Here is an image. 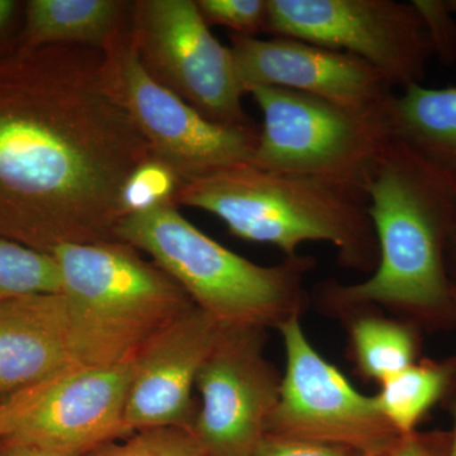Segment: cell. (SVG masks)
<instances>
[{
    "mask_svg": "<svg viewBox=\"0 0 456 456\" xmlns=\"http://www.w3.org/2000/svg\"><path fill=\"white\" fill-rule=\"evenodd\" d=\"M452 431L412 432L401 436L384 456H449Z\"/></svg>",
    "mask_w": 456,
    "mask_h": 456,
    "instance_id": "obj_26",
    "label": "cell"
},
{
    "mask_svg": "<svg viewBox=\"0 0 456 456\" xmlns=\"http://www.w3.org/2000/svg\"><path fill=\"white\" fill-rule=\"evenodd\" d=\"M174 203L212 213L232 235L277 246L288 257L303 242L325 241L338 248L342 265L377 268L364 189L244 163L179 185Z\"/></svg>",
    "mask_w": 456,
    "mask_h": 456,
    "instance_id": "obj_3",
    "label": "cell"
},
{
    "mask_svg": "<svg viewBox=\"0 0 456 456\" xmlns=\"http://www.w3.org/2000/svg\"><path fill=\"white\" fill-rule=\"evenodd\" d=\"M353 456H368V455L356 454V452H355V454H354Z\"/></svg>",
    "mask_w": 456,
    "mask_h": 456,
    "instance_id": "obj_33",
    "label": "cell"
},
{
    "mask_svg": "<svg viewBox=\"0 0 456 456\" xmlns=\"http://www.w3.org/2000/svg\"><path fill=\"white\" fill-rule=\"evenodd\" d=\"M131 26L146 70L209 121L257 128L245 112L246 94L230 47L224 46L191 0H139Z\"/></svg>",
    "mask_w": 456,
    "mask_h": 456,
    "instance_id": "obj_9",
    "label": "cell"
},
{
    "mask_svg": "<svg viewBox=\"0 0 456 456\" xmlns=\"http://www.w3.org/2000/svg\"><path fill=\"white\" fill-rule=\"evenodd\" d=\"M197 7L207 25L227 27L235 35L265 32L268 0H198Z\"/></svg>",
    "mask_w": 456,
    "mask_h": 456,
    "instance_id": "obj_22",
    "label": "cell"
},
{
    "mask_svg": "<svg viewBox=\"0 0 456 456\" xmlns=\"http://www.w3.org/2000/svg\"><path fill=\"white\" fill-rule=\"evenodd\" d=\"M130 13L131 3L118 0H29L18 45H84L102 50Z\"/></svg>",
    "mask_w": 456,
    "mask_h": 456,
    "instance_id": "obj_17",
    "label": "cell"
},
{
    "mask_svg": "<svg viewBox=\"0 0 456 456\" xmlns=\"http://www.w3.org/2000/svg\"><path fill=\"white\" fill-rule=\"evenodd\" d=\"M116 237L152 257L221 326L278 327L305 303L303 275L314 259L296 255L279 265H257L185 220L174 200L128 213Z\"/></svg>",
    "mask_w": 456,
    "mask_h": 456,
    "instance_id": "obj_5",
    "label": "cell"
},
{
    "mask_svg": "<svg viewBox=\"0 0 456 456\" xmlns=\"http://www.w3.org/2000/svg\"><path fill=\"white\" fill-rule=\"evenodd\" d=\"M452 303H454L455 314H456V284H454V283H452Z\"/></svg>",
    "mask_w": 456,
    "mask_h": 456,
    "instance_id": "obj_32",
    "label": "cell"
},
{
    "mask_svg": "<svg viewBox=\"0 0 456 456\" xmlns=\"http://www.w3.org/2000/svg\"><path fill=\"white\" fill-rule=\"evenodd\" d=\"M454 395H452V449H450L449 456H456V386Z\"/></svg>",
    "mask_w": 456,
    "mask_h": 456,
    "instance_id": "obj_30",
    "label": "cell"
},
{
    "mask_svg": "<svg viewBox=\"0 0 456 456\" xmlns=\"http://www.w3.org/2000/svg\"><path fill=\"white\" fill-rule=\"evenodd\" d=\"M265 32L359 57L395 88L422 84L435 56L430 32L412 2L268 0Z\"/></svg>",
    "mask_w": 456,
    "mask_h": 456,
    "instance_id": "obj_8",
    "label": "cell"
},
{
    "mask_svg": "<svg viewBox=\"0 0 456 456\" xmlns=\"http://www.w3.org/2000/svg\"><path fill=\"white\" fill-rule=\"evenodd\" d=\"M248 94L263 114L251 164L365 191L393 137L389 104L358 112L274 86H254Z\"/></svg>",
    "mask_w": 456,
    "mask_h": 456,
    "instance_id": "obj_6",
    "label": "cell"
},
{
    "mask_svg": "<svg viewBox=\"0 0 456 456\" xmlns=\"http://www.w3.org/2000/svg\"><path fill=\"white\" fill-rule=\"evenodd\" d=\"M71 367L61 293L0 301V403Z\"/></svg>",
    "mask_w": 456,
    "mask_h": 456,
    "instance_id": "obj_15",
    "label": "cell"
},
{
    "mask_svg": "<svg viewBox=\"0 0 456 456\" xmlns=\"http://www.w3.org/2000/svg\"><path fill=\"white\" fill-rule=\"evenodd\" d=\"M365 193L377 268L362 283L336 287V301L378 303L422 317L455 312L446 250L456 226V179L392 137Z\"/></svg>",
    "mask_w": 456,
    "mask_h": 456,
    "instance_id": "obj_2",
    "label": "cell"
},
{
    "mask_svg": "<svg viewBox=\"0 0 456 456\" xmlns=\"http://www.w3.org/2000/svg\"><path fill=\"white\" fill-rule=\"evenodd\" d=\"M134 362L69 367L0 403V444L74 456L131 436L125 424Z\"/></svg>",
    "mask_w": 456,
    "mask_h": 456,
    "instance_id": "obj_11",
    "label": "cell"
},
{
    "mask_svg": "<svg viewBox=\"0 0 456 456\" xmlns=\"http://www.w3.org/2000/svg\"><path fill=\"white\" fill-rule=\"evenodd\" d=\"M446 266H448V273L452 272L456 277V226L450 236L448 250H446ZM452 283L456 284V281Z\"/></svg>",
    "mask_w": 456,
    "mask_h": 456,
    "instance_id": "obj_29",
    "label": "cell"
},
{
    "mask_svg": "<svg viewBox=\"0 0 456 456\" xmlns=\"http://www.w3.org/2000/svg\"><path fill=\"white\" fill-rule=\"evenodd\" d=\"M287 369L266 435L341 446L356 454L384 456L401 439L375 397L362 395L318 354L298 314L278 326Z\"/></svg>",
    "mask_w": 456,
    "mask_h": 456,
    "instance_id": "obj_10",
    "label": "cell"
},
{
    "mask_svg": "<svg viewBox=\"0 0 456 456\" xmlns=\"http://www.w3.org/2000/svg\"><path fill=\"white\" fill-rule=\"evenodd\" d=\"M392 136L456 179V86H407L388 107Z\"/></svg>",
    "mask_w": 456,
    "mask_h": 456,
    "instance_id": "obj_16",
    "label": "cell"
},
{
    "mask_svg": "<svg viewBox=\"0 0 456 456\" xmlns=\"http://www.w3.org/2000/svg\"><path fill=\"white\" fill-rule=\"evenodd\" d=\"M230 49L246 94L254 86H274L358 112L382 110L395 95L382 71L342 51L296 38L260 40L235 33Z\"/></svg>",
    "mask_w": 456,
    "mask_h": 456,
    "instance_id": "obj_13",
    "label": "cell"
},
{
    "mask_svg": "<svg viewBox=\"0 0 456 456\" xmlns=\"http://www.w3.org/2000/svg\"><path fill=\"white\" fill-rule=\"evenodd\" d=\"M444 2H445L446 8H448L452 14H456V0H444Z\"/></svg>",
    "mask_w": 456,
    "mask_h": 456,
    "instance_id": "obj_31",
    "label": "cell"
},
{
    "mask_svg": "<svg viewBox=\"0 0 456 456\" xmlns=\"http://www.w3.org/2000/svg\"><path fill=\"white\" fill-rule=\"evenodd\" d=\"M50 293H61V275L53 255L0 239V301Z\"/></svg>",
    "mask_w": 456,
    "mask_h": 456,
    "instance_id": "obj_20",
    "label": "cell"
},
{
    "mask_svg": "<svg viewBox=\"0 0 456 456\" xmlns=\"http://www.w3.org/2000/svg\"><path fill=\"white\" fill-rule=\"evenodd\" d=\"M355 452L341 446L289 437L265 435L255 456H353Z\"/></svg>",
    "mask_w": 456,
    "mask_h": 456,
    "instance_id": "obj_25",
    "label": "cell"
},
{
    "mask_svg": "<svg viewBox=\"0 0 456 456\" xmlns=\"http://www.w3.org/2000/svg\"><path fill=\"white\" fill-rule=\"evenodd\" d=\"M17 8L18 3L13 2V0H0V37H2L3 33L7 29V27L11 25L14 16H16ZM16 44H0V50L7 49V47L13 46V45Z\"/></svg>",
    "mask_w": 456,
    "mask_h": 456,
    "instance_id": "obj_28",
    "label": "cell"
},
{
    "mask_svg": "<svg viewBox=\"0 0 456 456\" xmlns=\"http://www.w3.org/2000/svg\"><path fill=\"white\" fill-rule=\"evenodd\" d=\"M351 340L362 373L380 383L411 367L415 360V334L395 321L360 318L351 327Z\"/></svg>",
    "mask_w": 456,
    "mask_h": 456,
    "instance_id": "obj_19",
    "label": "cell"
},
{
    "mask_svg": "<svg viewBox=\"0 0 456 456\" xmlns=\"http://www.w3.org/2000/svg\"><path fill=\"white\" fill-rule=\"evenodd\" d=\"M224 329L193 307L137 356L125 412L131 435L163 428L193 430L198 373Z\"/></svg>",
    "mask_w": 456,
    "mask_h": 456,
    "instance_id": "obj_14",
    "label": "cell"
},
{
    "mask_svg": "<svg viewBox=\"0 0 456 456\" xmlns=\"http://www.w3.org/2000/svg\"><path fill=\"white\" fill-rule=\"evenodd\" d=\"M456 382V359L412 364L382 383L378 406L401 436L416 431L426 413Z\"/></svg>",
    "mask_w": 456,
    "mask_h": 456,
    "instance_id": "obj_18",
    "label": "cell"
},
{
    "mask_svg": "<svg viewBox=\"0 0 456 456\" xmlns=\"http://www.w3.org/2000/svg\"><path fill=\"white\" fill-rule=\"evenodd\" d=\"M98 446L84 456H206L193 431L178 428L134 432Z\"/></svg>",
    "mask_w": 456,
    "mask_h": 456,
    "instance_id": "obj_21",
    "label": "cell"
},
{
    "mask_svg": "<svg viewBox=\"0 0 456 456\" xmlns=\"http://www.w3.org/2000/svg\"><path fill=\"white\" fill-rule=\"evenodd\" d=\"M151 160L102 50H0V239L50 255L118 241L126 189Z\"/></svg>",
    "mask_w": 456,
    "mask_h": 456,
    "instance_id": "obj_1",
    "label": "cell"
},
{
    "mask_svg": "<svg viewBox=\"0 0 456 456\" xmlns=\"http://www.w3.org/2000/svg\"><path fill=\"white\" fill-rule=\"evenodd\" d=\"M178 188L179 182L169 169L159 161H150L134 174L126 189L127 215L142 211L164 200H174V194Z\"/></svg>",
    "mask_w": 456,
    "mask_h": 456,
    "instance_id": "obj_23",
    "label": "cell"
},
{
    "mask_svg": "<svg viewBox=\"0 0 456 456\" xmlns=\"http://www.w3.org/2000/svg\"><path fill=\"white\" fill-rule=\"evenodd\" d=\"M51 255L68 308L71 367L130 364L196 307L169 274L125 242L62 245Z\"/></svg>",
    "mask_w": 456,
    "mask_h": 456,
    "instance_id": "obj_4",
    "label": "cell"
},
{
    "mask_svg": "<svg viewBox=\"0 0 456 456\" xmlns=\"http://www.w3.org/2000/svg\"><path fill=\"white\" fill-rule=\"evenodd\" d=\"M108 79L130 113L156 161L179 185L226 167L250 163L260 128H236L207 119L165 88L141 60L131 13L102 49Z\"/></svg>",
    "mask_w": 456,
    "mask_h": 456,
    "instance_id": "obj_7",
    "label": "cell"
},
{
    "mask_svg": "<svg viewBox=\"0 0 456 456\" xmlns=\"http://www.w3.org/2000/svg\"><path fill=\"white\" fill-rule=\"evenodd\" d=\"M264 330L224 327L198 373L193 434L206 456H255L281 379L264 355Z\"/></svg>",
    "mask_w": 456,
    "mask_h": 456,
    "instance_id": "obj_12",
    "label": "cell"
},
{
    "mask_svg": "<svg viewBox=\"0 0 456 456\" xmlns=\"http://www.w3.org/2000/svg\"><path fill=\"white\" fill-rule=\"evenodd\" d=\"M430 32L435 56L445 64L456 60V22L454 14L441 0H413Z\"/></svg>",
    "mask_w": 456,
    "mask_h": 456,
    "instance_id": "obj_24",
    "label": "cell"
},
{
    "mask_svg": "<svg viewBox=\"0 0 456 456\" xmlns=\"http://www.w3.org/2000/svg\"><path fill=\"white\" fill-rule=\"evenodd\" d=\"M0 456H74L56 452L41 446L27 445V444H0Z\"/></svg>",
    "mask_w": 456,
    "mask_h": 456,
    "instance_id": "obj_27",
    "label": "cell"
}]
</instances>
